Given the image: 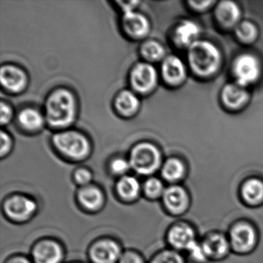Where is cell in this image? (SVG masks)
Masks as SVG:
<instances>
[{
  "label": "cell",
  "mask_w": 263,
  "mask_h": 263,
  "mask_svg": "<svg viewBox=\"0 0 263 263\" xmlns=\"http://www.w3.org/2000/svg\"><path fill=\"white\" fill-rule=\"evenodd\" d=\"M13 111L8 104L2 102L0 104V122L2 125H7L11 121Z\"/></svg>",
  "instance_id": "836d02e7"
},
{
  "label": "cell",
  "mask_w": 263,
  "mask_h": 263,
  "mask_svg": "<svg viewBox=\"0 0 263 263\" xmlns=\"http://www.w3.org/2000/svg\"><path fill=\"white\" fill-rule=\"evenodd\" d=\"M201 242L209 260L223 259L232 250L229 238L221 232L208 234Z\"/></svg>",
  "instance_id": "5bb4252c"
},
{
  "label": "cell",
  "mask_w": 263,
  "mask_h": 263,
  "mask_svg": "<svg viewBox=\"0 0 263 263\" xmlns=\"http://www.w3.org/2000/svg\"><path fill=\"white\" fill-rule=\"evenodd\" d=\"M187 255L195 263H206L209 261L201 241H197L187 251Z\"/></svg>",
  "instance_id": "4dcf8cb0"
},
{
  "label": "cell",
  "mask_w": 263,
  "mask_h": 263,
  "mask_svg": "<svg viewBox=\"0 0 263 263\" xmlns=\"http://www.w3.org/2000/svg\"><path fill=\"white\" fill-rule=\"evenodd\" d=\"M166 241L169 248L177 252H186L196 242V233L191 224L177 222L172 224L166 233Z\"/></svg>",
  "instance_id": "30bf717a"
},
{
  "label": "cell",
  "mask_w": 263,
  "mask_h": 263,
  "mask_svg": "<svg viewBox=\"0 0 263 263\" xmlns=\"http://www.w3.org/2000/svg\"><path fill=\"white\" fill-rule=\"evenodd\" d=\"M118 263H147L142 254L135 249L124 250Z\"/></svg>",
  "instance_id": "d6a6232c"
},
{
  "label": "cell",
  "mask_w": 263,
  "mask_h": 263,
  "mask_svg": "<svg viewBox=\"0 0 263 263\" xmlns=\"http://www.w3.org/2000/svg\"><path fill=\"white\" fill-rule=\"evenodd\" d=\"M249 101V93L246 87L236 82L229 84L223 87L221 101L228 108L238 110L246 105Z\"/></svg>",
  "instance_id": "ffe728a7"
},
{
  "label": "cell",
  "mask_w": 263,
  "mask_h": 263,
  "mask_svg": "<svg viewBox=\"0 0 263 263\" xmlns=\"http://www.w3.org/2000/svg\"><path fill=\"white\" fill-rule=\"evenodd\" d=\"M165 189L162 180L156 177H148L142 184V195L149 201L161 200Z\"/></svg>",
  "instance_id": "d4e9b609"
},
{
  "label": "cell",
  "mask_w": 263,
  "mask_h": 263,
  "mask_svg": "<svg viewBox=\"0 0 263 263\" xmlns=\"http://www.w3.org/2000/svg\"><path fill=\"white\" fill-rule=\"evenodd\" d=\"M69 263H84V262H81V261H72V262H69Z\"/></svg>",
  "instance_id": "f35d334b"
},
{
  "label": "cell",
  "mask_w": 263,
  "mask_h": 263,
  "mask_svg": "<svg viewBox=\"0 0 263 263\" xmlns=\"http://www.w3.org/2000/svg\"><path fill=\"white\" fill-rule=\"evenodd\" d=\"M65 255L62 243L53 238L37 240L30 250V258L33 263H63Z\"/></svg>",
  "instance_id": "ba28073f"
},
{
  "label": "cell",
  "mask_w": 263,
  "mask_h": 263,
  "mask_svg": "<svg viewBox=\"0 0 263 263\" xmlns=\"http://www.w3.org/2000/svg\"><path fill=\"white\" fill-rule=\"evenodd\" d=\"M2 209L7 219L21 224L28 222L36 215L38 204L35 198L30 195L14 193L6 197Z\"/></svg>",
  "instance_id": "277c9868"
},
{
  "label": "cell",
  "mask_w": 263,
  "mask_h": 263,
  "mask_svg": "<svg viewBox=\"0 0 263 263\" xmlns=\"http://www.w3.org/2000/svg\"><path fill=\"white\" fill-rule=\"evenodd\" d=\"M76 201L81 210L90 214L98 213L105 206V192L96 184H89L78 189Z\"/></svg>",
  "instance_id": "7c38bea8"
},
{
  "label": "cell",
  "mask_w": 263,
  "mask_h": 263,
  "mask_svg": "<svg viewBox=\"0 0 263 263\" xmlns=\"http://www.w3.org/2000/svg\"><path fill=\"white\" fill-rule=\"evenodd\" d=\"M124 249L111 237H101L92 241L87 250L90 263H118Z\"/></svg>",
  "instance_id": "8992f818"
},
{
  "label": "cell",
  "mask_w": 263,
  "mask_h": 263,
  "mask_svg": "<svg viewBox=\"0 0 263 263\" xmlns=\"http://www.w3.org/2000/svg\"><path fill=\"white\" fill-rule=\"evenodd\" d=\"M187 50L189 66L197 76L209 78L219 70L221 53L212 43L198 41Z\"/></svg>",
  "instance_id": "6da1fadb"
},
{
  "label": "cell",
  "mask_w": 263,
  "mask_h": 263,
  "mask_svg": "<svg viewBox=\"0 0 263 263\" xmlns=\"http://www.w3.org/2000/svg\"><path fill=\"white\" fill-rule=\"evenodd\" d=\"M231 249L238 254L252 252L258 242V234L252 223L246 221L235 222L231 227L229 235Z\"/></svg>",
  "instance_id": "52a82bcc"
},
{
  "label": "cell",
  "mask_w": 263,
  "mask_h": 263,
  "mask_svg": "<svg viewBox=\"0 0 263 263\" xmlns=\"http://www.w3.org/2000/svg\"><path fill=\"white\" fill-rule=\"evenodd\" d=\"M140 101L137 95L130 90H123L117 96L115 106L120 113L130 115L137 111Z\"/></svg>",
  "instance_id": "cb8c5ba5"
},
{
  "label": "cell",
  "mask_w": 263,
  "mask_h": 263,
  "mask_svg": "<svg viewBox=\"0 0 263 263\" xmlns=\"http://www.w3.org/2000/svg\"><path fill=\"white\" fill-rule=\"evenodd\" d=\"M129 161L134 172L147 178L162 166L161 152L154 144L147 142L137 144L132 149Z\"/></svg>",
  "instance_id": "3957f363"
},
{
  "label": "cell",
  "mask_w": 263,
  "mask_h": 263,
  "mask_svg": "<svg viewBox=\"0 0 263 263\" xmlns=\"http://www.w3.org/2000/svg\"><path fill=\"white\" fill-rule=\"evenodd\" d=\"M232 70L235 82L246 87L258 81L261 74V65L256 57L244 53L235 58Z\"/></svg>",
  "instance_id": "9c48e42d"
},
{
  "label": "cell",
  "mask_w": 263,
  "mask_h": 263,
  "mask_svg": "<svg viewBox=\"0 0 263 263\" xmlns=\"http://www.w3.org/2000/svg\"><path fill=\"white\" fill-rule=\"evenodd\" d=\"M141 53L143 58L148 62H157L164 59L165 50L159 43L149 41L141 46Z\"/></svg>",
  "instance_id": "4316f807"
},
{
  "label": "cell",
  "mask_w": 263,
  "mask_h": 263,
  "mask_svg": "<svg viewBox=\"0 0 263 263\" xmlns=\"http://www.w3.org/2000/svg\"><path fill=\"white\" fill-rule=\"evenodd\" d=\"M0 140H1V145H0V155L1 157L7 155L10 152L12 147V140L8 134L5 133L4 130L1 132L0 135Z\"/></svg>",
  "instance_id": "e575fe53"
},
{
  "label": "cell",
  "mask_w": 263,
  "mask_h": 263,
  "mask_svg": "<svg viewBox=\"0 0 263 263\" xmlns=\"http://www.w3.org/2000/svg\"><path fill=\"white\" fill-rule=\"evenodd\" d=\"M53 142L61 154L75 161L84 159L90 152V144L87 138L73 130L56 134L53 136Z\"/></svg>",
  "instance_id": "5b68a950"
},
{
  "label": "cell",
  "mask_w": 263,
  "mask_h": 263,
  "mask_svg": "<svg viewBox=\"0 0 263 263\" xmlns=\"http://www.w3.org/2000/svg\"><path fill=\"white\" fill-rule=\"evenodd\" d=\"M161 173L164 181L170 184H178L185 176V165L178 158H170L161 166Z\"/></svg>",
  "instance_id": "603a6c76"
},
{
  "label": "cell",
  "mask_w": 263,
  "mask_h": 263,
  "mask_svg": "<svg viewBox=\"0 0 263 263\" xmlns=\"http://www.w3.org/2000/svg\"><path fill=\"white\" fill-rule=\"evenodd\" d=\"M76 103L71 92L60 89L47 98L45 106L46 120L54 127H65L74 121Z\"/></svg>",
  "instance_id": "7a4b0ae2"
},
{
  "label": "cell",
  "mask_w": 263,
  "mask_h": 263,
  "mask_svg": "<svg viewBox=\"0 0 263 263\" xmlns=\"http://www.w3.org/2000/svg\"><path fill=\"white\" fill-rule=\"evenodd\" d=\"M215 1H190L191 7L196 11H204L215 4Z\"/></svg>",
  "instance_id": "d590c367"
},
{
  "label": "cell",
  "mask_w": 263,
  "mask_h": 263,
  "mask_svg": "<svg viewBox=\"0 0 263 263\" xmlns=\"http://www.w3.org/2000/svg\"><path fill=\"white\" fill-rule=\"evenodd\" d=\"M132 169L129 160L122 158L114 159L110 163V171L112 175L118 176L119 178L128 175L129 171Z\"/></svg>",
  "instance_id": "f546056e"
},
{
  "label": "cell",
  "mask_w": 263,
  "mask_h": 263,
  "mask_svg": "<svg viewBox=\"0 0 263 263\" xmlns=\"http://www.w3.org/2000/svg\"><path fill=\"white\" fill-rule=\"evenodd\" d=\"M122 26L129 36L136 39L147 36L150 30V24L147 18L135 11L124 13Z\"/></svg>",
  "instance_id": "e0dca14e"
},
{
  "label": "cell",
  "mask_w": 263,
  "mask_h": 263,
  "mask_svg": "<svg viewBox=\"0 0 263 263\" xmlns=\"http://www.w3.org/2000/svg\"><path fill=\"white\" fill-rule=\"evenodd\" d=\"M240 196L248 205L256 207L263 204V181L259 178H249L240 187Z\"/></svg>",
  "instance_id": "7402d4cb"
},
{
  "label": "cell",
  "mask_w": 263,
  "mask_h": 263,
  "mask_svg": "<svg viewBox=\"0 0 263 263\" xmlns=\"http://www.w3.org/2000/svg\"><path fill=\"white\" fill-rule=\"evenodd\" d=\"M117 4H119L120 7L122 9L123 13H127L135 11V8H136L139 2H137V1H127V2L119 1Z\"/></svg>",
  "instance_id": "74e56055"
},
{
  "label": "cell",
  "mask_w": 263,
  "mask_h": 263,
  "mask_svg": "<svg viewBox=\"0 0 263 263\" xmlns=\"http://www.w3.org/2000/svg\"><path fill=\"white\" fill-rule=\"evenodd\" d=\"M201 30L198 24L193 21H183L174 30L173 39L175 44L181 48H190L197 41H199Z\"/></svg>",
  "instance_id": "ac0fdd59"
},
{
  "label": "cell",
  "mask_w": 263,
  "mask_h": 263,
  "mask_svg": "<svg viewBox=\"0 0 263 263\" xmlns=\"http://www.w3.org/2000/svg\"><path fill=\"white\" fill-rule=\"evenodd\" d=\"M235 34L244 44H252L258 36V30L252 23L243 21L235 27Z\"/></svg>",
  "instance_id": "83f0119b"
},
{
  "label": "cell",
  "mask_w": 263,
  "mask_h": 263,
  "mask_svg": "<svg viewBox=\"0 0 263 263\" xmlns=\"http://www.w3.org/2000/svg\"><path fill=\"white\" fill-rule=\"evenodd\" d=\"M161 73L167 84L172 86L179 85L186 78L185 66L180 58L172 55L163 60Z\"/></svg>",
  "instance_id": "2e32d148"
},
{
  "label": "cell",
  "mask_w": 263,
  "mask_h": 263,
  "mask_svg": "<svg viewBox=\"0 0 263 263\" xmlns=\"http://www.w3.org/2000/svg\"><path fill=\"white\" fill-rule=\"evenodd\" d=\"M20 124L26 130H36L44 125V118L35 109L27 108L23 110L18 117Z\"/></svg>",
  "instance_id": "484cf974"
},
{
  "label": "cell",
  "mask_w": 263,
  "mask_h": 263,
  "mask_svg": "<svg viewBox=\"0 0 263 263\" xmlns=\"http://www.w3.org/2000/svg\"><path fill=\"white\" fill-rule=\"evenodd\" d=\"M117 198L125 204L136 202L142 195V184L133 175H127L118 178L115 184Z\"/></svg>",
  "instance_id": "9a60e30c"
},
{
  "label": "cell",
  "mask_w": 263,
  "mask_h": 263,
  "mask_svg": "<svg viewBox=\"0 0 263 263\" xmlns=\"http://www.w3.org/2000/svg\"><path fill=\"white\" fill-rule=\"evenodd\" d=\"M73 179L75 184L79 186V187H84L93 184V174L88 169L81 167L73 172Z\"/></svg>",
  "instance_id": "1f68e13d"
},
{
  "label": "cell",
  "mask_w": 263,
  "mask_h": 263,
  "mask_svg": "<svg viewBox=\"0 0 263 263\" xmlns=\"http://www.w3.org/2000/svg\"><path fill=\"white\" fill-rule=\"evenodd\" d=\"M158 82V73L152 64L140 63L130 73V84L135 91L147 93L152 91Z\"/></svg>",
  "instance_id": "4fadbf2b"
},
{
  "label": "cell",
  "mask_w": 263,
  "mask_h": 263,
  "mask_svg": "<svg viewBox=\"0 0 263 263\" xmlns=\"http://www.w3.org/2000/svg\"><path fill=\"white\" fill-rule=\"evenodd\" d=\"M5 263H33V261L30 257L24 255H14L7 258Z\"/></svg>",
  "instance_id": "8d00e7d4"
},
{
  "label": "cell",
  "mask_w": 263,
  "mask_h": 263,
  "mask_svg": "<svg viewBox=\"0 0 263 263\" xmlns=\"http://www.w3.org/2000/svg\"><path fill=\"white\" fill-rule=\"evenodd\" d=\"M147 263H185V260L181 252L168 248L156 252Z\"/></svg>",
  "instance_id": "f1b7e54d"
},
{
  "label": "cell",
  "mask_w": 263,
  "mask_h": 263,
  "mask_svg": "<svg viewBox=\"0 0 263 263\" xmlns=\"http://www.w3.org/2000/svg\"><path fill=\"white\" fill-rule=\"evenodd\" d=\"M161 201L167 213L174 216H179L185 213L191 203L189 192L179 184L167 186Z\"/></svg>",
  "instance_id": "8fae6325"
},
{
  "label": "cell",
  "mask_w": 263,
  "mask_h": 263,
  "mask_svg": "<svg viewBox=\"0 0 263 263\" xmlns=\"http://www.w3.org/2000/svg\"><path fill=\"white\" fill-rule=\"evenodd\" d=\"M0 81L3 87L13 93L22 91L27 84V75L14 66H4L1 68Z\"/></svg>",
  "instance_id": "d6986e66"
},
{
  "label": "cell",
  "mask_w": 263,
  "mask_h": 263,
  "mask_svg": "<svg viewBox=\"0 0 263 263\" xmlns=\"http://www.w3.org/2000/svg\"><path fill=\"white\" fill-rule=\"evenodd\" d=\"M215 16L220 25L224 28H233L239 24L241 11L232 1H221L217 6Z\"/></svg>",
  "instance_id": "44dd1931"
}]
</instances>
